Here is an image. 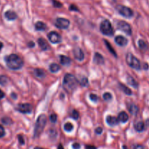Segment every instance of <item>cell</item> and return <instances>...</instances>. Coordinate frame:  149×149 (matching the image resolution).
I'll return each mask as SVG.
<instances>
[{
    "label": "cell",
    "instance_id": "6da1fadb",
    "mask_svg": "<svg viewBox=\"0 0 149 149\" xmlns=\"http://www.w3.org/2000/svg\"><path fill=\"white\" fill-rule=\"evenodd\" d=\"M7 66L12 70H19L23 67V61L19 55L11 54L5 57Z\"/></svg>",
    "mask_w": 149,
    "mask_h": 149
},
{
    "label": "cell",
    "instance_id": "7a4b0ae2",
    "mask_svg": "<svg viewBox=\"0 0 149 149\" xmlns=\"http://www.w3.org/2000/svg\"><path fill=\"white\" fill-rule=\"evenodd\" d=\"M77 84L78 81L77 78L71 74H66L64 76L63 87L67 93H72L75 90L77 89Z\"/></svg>",
    "mask_w": 149,
    "mask_h": 149
},
{
    "label": "cell",
    "instance_id": "3957f363",
    "mask_svg": "<svg viewBox=\"0 0 149 149\" xmlns=\"http://www.w3.org/2000/svg\"><path fill=\"white\" fill-rule=\"evenodd\" d=\"M47 124V116L45 114H41L36 120L34 129V138H37L41 135L45 125Z\"/></svg>",
    "mask_w": 149,
    "mask_h": 149
},
{
    "label": "cell",
    "instance_id": "277c9868",
    "mask_svg": "<svg viewBox=\"0 0 149 149\" xmlns=\"http://www.w3.org/2000/svg\"><path fill=\"white\" fill-rule=\"evenodd\" d=\"M126 61L127 63L128 64V65L130 66L131 68H134V69L135 70L141 69V64L140 61L135 56V55H133L132 53H130V52L127 54Z\"/></svg>",
    "mask_w": 149,
    "mask_h": 149
},
{
    "label": "cell",
    "instance_id": "5b68a950",
    "mask_svg": "<svg viewBox=\"0 0 149 149\" xmlns=\"http://www.w3.org/2000/svg\"><path fill=\"white\" fill-rule=\"evenodd\" d=\"M100 30L103 34L106 36H112L113 34V29L109 20H103L100 26Z\"/></svg>",
    "mask_w": 149,
    "mask_h": 149
},
{
    "label": "cell",
    "instance_id": "8992f818",
    "mask_svg": "<svg viewBox=\"0 0 149 149\" xmlns=\"http://www.w3.org/2000/svg\"><path fill=\"white\" fill-rule=\"evenodd\" d=\"M116 10H117L118 13L121 15H122L125 17H127V18H130L134 15V13L132 9H130L128 7H126V6L118 5L116 7Z\"/></svg>",
    "mask_w": 149,
    "mask_h": 149
},
{
    "label": "cell",
    "instance_id": "52a82bcc",
    "mask_svg": "<svg viewBox=\"0 0 149 149\" xmlns=\"http://www.w3.org/2000/svg\"><path fill=\"white\" fill-rule=\"evenodd\" d=\"M117 28L119 30L122 31L123 32H125L126 34L130 36L132 34V29H131L130 25L127 22L124 21V20H119L117 23Z\"/></svg>",
    "mask_w": 149,
    "mask_h": 149
},
{
    "label": "cell",
    "instance_id": "ba28073f",
    "mask_svg": "<svg viewBox=\"0 0 149 149\" xmlns=\"http://www.w3.org/2000/svg\"><path fill=\"white\" fill-rule=\"evenodd\" d=\"M55 26L60 29H68L70 25V21L66 18L63 17H58L56 19L55 23Z\"/></svg>",
    "mask_w": 149,
    "mask_h": 149
},
{
    "label": "cell",
    "instance_id": "9c48e42d",
    "mask_svg": "<svg viewBox=\"0 0 149 149\" xmlns=\"http://www.w3.org/2000/svg\"><path fill=\"white\" fill-rule=\"evenodd\" d=\"M16 110L23 113H30L32 111V106L30 103H19L16 106Z\"/></svg>",
    "mask_w": 149,
    "mask_h": 149
},
{
    "label": "cell",
    "instance_id": "30bf717a",
    "mask_svg": "<svg viewBox=\"0 0 149 149\" xmlns=\"http://www.w3.org/2000/svg\"><path fill=\"white\" fill-rule=\"evenodd\" d=\"M47 37L52 44L60 43L62 41V37H61V34L56 31L49 32L47 34Z\"/></svg>",
    "mask_w": 149,
    "mask_h": 149
},
{
    "label": "cell",
    "instance_id": "8fae6325",
    "mask_svg": "<svg viewBox=\"0 0 149 149\" xmlns=\"http://www.w3.org/2000/svg\"><path fill=\"white\" fill-rule=\"evenodd\" d=\"M74 58L79 61H82L84 59V54L81 49L79 47H76L74 49Z\"/></svg>",
    "mask_w": 149,
    "mask_h": 149
},
{
    "label": "cell",
    "instance_id": "7c38bea8",
    "mask_svg": "<svg viewBox=\"0 0 149 149\" xmlns=\"http://www.w3.org/2000/svg\"><path fill=\"white\" fill-rule=\"evenodd\" d=\"M37 42L38 45H39V47H40V49L42 50L46 51L49 49V44L47 43V42L44 38H39L37 40Z\"/></svg>",
    "mask_w": 149,
    "mask_h": 149
},
{
    "label": "cell",
    "instance_id": "4fadbf2b",
    "mask_svg": "<svg viewBox=\"0 0 149 149\" xmlns=\"http://www.w3.org/2000/svg\"><path fill=\"white\" fill-rule=\"evenodd\" d=\"M115 42H116L119 46L124 47L126 46V45H127L128 40L127 38L125 37V36L119 35V36H116V38H115Z\"/></svg>",
    "mask_w": 149,
    "mask_h": 149
},
{
    "label": "cell",
    "instance_id": "5bb4252c",
    "mask_svg": "<svg viewBox=\"0 0 149 149\" xmlns=\"http://www.w3.org/2000/svg\"><path fill=\"white\" fill-rule=\"evenodd\" d=\"M106 122H107L108 125L111 127H114L116 125H117L119 124V120H118V118L115 117V116H111L109 115L106 117Z\"/></svg>",
    "mask_w": 149,
    "mask_h": 149
},
{
    "label": "cell",
    "instance_id": "9a60e30c",
    "mask_svg": "<svg viewBox=\"0 0 149 149\" xmlns=\"http://www.w3.org/2000/svg\"><path fill=\"white\" fill-rule=\"evenodd\" d=\"M4 17L8 20H14L17 18V14L13 10H7L4 13Z\"/></svg>",
    "mask_w": 149,
    "mask_h": 149
},
{
    "label": "cell",
    "instance_id": "2e32d148",
    "mask_svg": "<svg viewBox=\"0 0 149 149\" xmlns=\"http://www.w3.org/2000/svg\"><path fill=\"white\" fill-rule=\"evenodd\" d=\"M129 119V116H128L127 113L125 111H121L119 113V116H118V120L119 122H122V123H125L127 122Z\"/></svg>",
    "mask_w": 149,
    "mask_h": 149
},
{
    "label": "cell",
    "instance_id": "e0dca14e",
    "mask_svg": "<svg viewBox=\"0 0 149 149\" xmlns=\"http://www.w3.org/2000/svg\"><path fill=\"white\" fill-rule=\"evenodd\" d=\"M94 62L97 65H102L104 63V58L98 52H96L94 56Z\"/></svg>",
    "mask_w": 149,
    "mask_h": 149
},
{
    "label": "cell",
    "instance_id": "ac0fdd59",
    "mask_svg": "<svg viewBox=\"0 0 149 149\" xmlns=\"http://www.w3.org/2000/svg\"><path fill=\"white\" fill-rule=\"evenodd\" d=\"M60 62L63 65H68L71 64V59L65 55H60Z\"/></svg>",
    "mask_w": 149,
    "mask_h": 149
},
{
    "label": "cell",
    "instance_id": "d6986e66",
    "mask_svg": "<svg viewBox=\"0 0 149 149\" xmlns=\"http://www.w3.org/2000/svg\"><path fill=\"white\" fill-rule=\"evenodd\" d=\"M119 88H120V90H122L124 93H125V94L127 95H131L132 94L130 89L128 87H127V86H125V84L119 83Z\"/></svg>",
    "mask_w": 149,
    "mask_h": 149
},
{
    "label": "cell",
    "instance_id": "ffe728a7",
    "mask_svg": "<svg viewBox=\"0 0 149 149\" xmlns=\"http://www.w3.org/2000/svg\"><path fill=\"white\" fill-rule=\"evenodd\" d=\"M33 74L39 79H42L45 77V71L42 69H40V68H35L33 70Z\"/></svg>",
    "mask_w": 149,
    "mask_h": 149
},
{
    "label": "cell",
    "instance_id": "44dd1931",
    "mask_svg": "<svg viewBox=\"0 0 149 149\" xmlns=\"http://www.w3.org/2000/svg\"><path fill=\"white\" fill-rule=\"evenodd\" d=\"M35 29L37 31H45L47 29V25L42 21H38L35 24Z\"/></svg>",
    "mask_w": 149,
    "mask_h": 149
},
{
    "label": "cell",
    "instance_id": "7402d4cb",
    "mask_svg": "<svg viewBox=\"0 0 149 149\" xmlns=\"http://www.w3.org/2000/svg\"><path fill=\"white\" fill-rule=\"evenodd\" d=\"M144 129H145V124L143 122H138L135 125V130L137 132H143Z\"/></svg>",
    "mask_w": 149,
    "mask_h": 149
},
{
    "label": "cell",
    "instance_id": "603a6c76",
    "mask_svg": "<svg viewBox=\"0 0 149 149\" xmlns=\"http://www.w3.org/2000/svg\"><path fill=\"white\" fill-rule=\"evenodd\" d=\"M127 80V83L130 84V85L132 86V87H135V88H138V83L137 82L136 80H135L133 77H131V76H128Z\"/></svg>",
    "mask_w": 149,
    "mask_h": 149
},
{
    "label": "cell",
    "instance_id": "cb8c5ba5",
    "mask_svg": "<svg viewBox=\"0 0 149 149\" xmlns=\"http://www.w3.org/2000/svg\"><path fill=\"white\" fill-rule=\"evenodd\" d=\"M128 109H129V111L130 112L131 114L133 115L137 114V113L138 112V110H139L138 106L135 104H133V103H132V104H130L128 106Z\"/></svg>",
    "mask_w": 149,
    "mask_h": 149
},
{
    "label": "cell",
    "instance_id": "d4e9b609",
    "mask_svg": "<svg viewBox=\"0 0 149 149\" xmlns=\"http://www.w3.org/2000/svg\"><path fill=\"white\" fill-rule=\"evenodd\" d=\"M61 70V67L57 63H52L49 65V71L52 73H57Z\"/></svg>",
    "mask_w": 149,
    "mask_h": 149
},
{
    "label": "cell",
    "instance_id": "484cf974",
    "mask_svg": "<svg viewBox=\"0 0 149 149\" xmlns=\"http://www.w3.org/2000/svg\"><path fill=\"white\" fill-rule=\"evenodd\" d=\"M9 82V79L7 76L1 75L0 76V85L6 86Z\"/></svg>",
    "mask_w": 149,
    "mask_h": 149
},
{
    "label": "cell",
    "instance_id": "4316f807",
    "mask_svg": "<svg viewBox=\"0 0 149 149\" xmlns=\"http://www.w3.org/2000/svg\"><path fill=\"white\" fill-rule=\"evenodd\" d=\"M138 46H139L140 49H142V50H146L147 48H148V45H147L146 42H145L143 39H140L138 41Z\"/></svg>",
    "mask_w": 149,
    "mask_h": 149
},
{
    "label": "cell",
    "instance_id": "83f0119b",
    "mask_svg": "<svg viewBox=\"0 0 149 149\" xmlns=\"http://www.w3.org/2000/svg\"><path fill=\"white\" fill-rule=\"evenodd\" d=\"M104 42H105V44H106V47H107V48H108V49H109V50L110 51L111 53L113 54V55H114V56H116V52H115V50H114V49H113V48L112 47L111 45V44L109 43V42H108L107 40H106V39H105V40H104Z\"/></svg>",
    "mask_w": 149,
    "mask_h": 149
},
{
    "label": "cell",
    "instance_id": "f1b7e54d",
    "mask_svg": "<svg viewBox=\"0 0 149 149\" xmlns=\"http://www.w3.org/2000/svg\"><path fill=\"white\" fill-rule=\"evenodd\" d=\"M73 129H74V126H73L72 124L70 123V122H67V123H65V125H64V130H65L66 132H71V131L73 130Z\"/></svg>",
    "mask_w": 149,
    "mask_h": 149
},
{
    "label": "cell",
    "instance_id": "f546056e",
    "mask_svg": "<svg viewBox=\"0 0 149 149\" xmlns=\"http://www.w3.org/2000/svg\"><path fill=\"white\" fill-rule=\"evenodd\" d=\"M79 84H81V86L82 87H87L89 84V81H88V79L87 77H83L79 81Z\"/></svg>",
    "mask_w": 149,
    "mask_h": 149
},
{
    "label": "cell",
    "instance_id": "4dcf8cb0",
    "mask_svg": "<svg viewBox=\"0 0 149 149\" xmlns=\"http://www.w3.org/2000/svg\"><path fill=\"white\" fill-rule=\"evenodd\" d=\"M103 97L105 100H106V101H109V100H111L112 99V95L111 93H106L103 94Z\"/></svg>",
    "mask_w": 149,
    "mask_h": 149
},
{
    "label": "cell",
    "instance_id": "1f68e13d",
    "mask_svg": "<svg viewBox=\"0 0 149 149\" xmlns=\"http://www.w3.org/2000/svg\"><path fill=\"white\" fill-rule=\"evenodd\" d=\"M71 117L74 119H78L79 117V113L77 110H74L72 111V113H71Z\"/></svg>",
    "mask_w": 149,
    "mask_h": 149
},
{
    "label": "cell",
    "instance_id": "d6a6232c",
    "mask_svg": "<svg viewBox=\"0 0 149 149\" xmlns=\"http://www.w3.org/2000/svg\"><path fill=\"white\" fill-rule=\"evenodd\" d=\"M1 122H2V123H4V125H10V124L12 123L11 119H10V118L8 117L3 118V119H1Z\"/></svg>",
    "mask_w": 149,
    "mask_h": 149
},
{
    "label": "cell",
    "instance_id": "836d02e7",
    "mask_svg": "<svg viewBox=\"0 0 149 149\" xmlns=\"http://www.w3.org/2000/svg\"><path fill=\"white\" fill-rule=\"evenodd\" d=\"M57 119H58V116H57L56 114H51L49 116V120H50L51 122L52 123H55V122H57Z\"/></svg>",
    "mask_w": 149,
    "mask_h": 149
},
{
    "label": "cell",
    "instance_id": "e575fe53",
    "mask_svg": "<svg viewBox=\"0 0 149 149\" xmlns=\"http://www.w3.org/2000/svg\"><path fill=\"white\" fill-rule=\"evenodd\" d=\"M90 100H91L92 101L94 102V103H96V102L98 100V97H97V96L95 94H90Z\"/></svg>",
    "mask_w": 149,
    "mask_h": 149
},
{
    "label": "cell",
    "instance_id": "d590c367",
    "mask_svg": "<svg viewBox=\"0 0 149 149\" xmlns=\"http://www.w3.org/2000/svg\"><path fill=\"white\" fill-rule=\"evenodd\" d=\"M52 2H53V6L55 7H58V8H59V7H61L63 6V4H61L60 1H56V0H52Z\"/></svg>",
    "mask_w": 149,
    "mask_h": 149
},
{
    "label": "cell",
    "instance_id": "8d00e7d4",
    "mask_svg": "<svg viewBox=\"0 0 149 149\" xmlns=\"http://www.w3.org/2000/svg\"><path fill=\"white\" fill-rule=\"evenodd\" d=\"M69 10H71V11H77V12L79 11L78 7H77L75 4H71V5L69 7Z\"/></svg>",
    "mask_w": 149,
    "mask_h": 149
},
{
    "label": "cell",
    "instance_id": "74e56055",
    "mask_svg": "<svg viewBox=\"0 0 149 149\" xmlns=\"http://www.w3.org/2000/svg\"><path fill=\"white\" fill-rule=\"evenodd\" d=\"M5 135V131H4V127L1 125H0V138H2Z\"/></svg>",
    "mask_w": 149,
    "mask_h": 149
},
{
    "label": "cell",
    "instance_id": "f35d334b",
    "mask_svg": "<svg viewBox=\"0 0 149 149\" xmlns=\"http://www.w3.org/2000/svg\"><path fill=\"white\" fill-rule=\"evenodd\" d=\"M72 148L73 149H80L81 146H80V144L78 143H74L72 145Z\"/></svg>",
    "mask_w": 149,
    "mask_h": 149
},
{
    "label": "cell",
    "instance_id": "ab89813d",
    "mask_svg": "<svg viewBox=\"0 0 149 149\" xmlns=\"http://www.w3.org/2000/svg\"><path fill=\"white\" fill-rule=\"evenodd\" d=\"M18 140H19V142L21 145H23L24 144V139H23V137L22 135H18Z\"/></svg>",
    "mask_w": 149,
    "mask_h": 149
},
{
    "label": "cell",
    "instance_id": "60d3db41",
    "mask_svg": "<svg viewBox=\"0 0 149 149\" xmlns=\"http://www.w3.org/2000/svg\"><path fill=\"white\" fill-rule=\"evenodd\" d=\"M95 132H96V134H98V135H100V134H101L102 132H103V129H102L101 127L96 128Z\"/></svg>",
    "mask_w": 149,
    "mask_h": 149
},
{
    "label": "cell",
    "instance_id": "b9f144b4",
    "mask_svg": "<svg viewBox=\"0 0 149 149\" xmlns=\"http://www.w3.org/2000/svg\"><path fill=\"white\" fill-rule=\"evenodd\" d=\"M34 46L35 44L33 42H29V43H28V47H33Z\"/></svg>",
    "mask_w": 149,
    "mask_h": 149
},
{
    "label": "cell",
    "instance_id": "7bdbcfd3",
    "mask_svg": "<svg viewBox=\"0 0 149 149\" xmlns=\"http://www.w3.org/2000/svg\"><path fill=\"white\" fill-rule=\"evenodd\" d=\"M85 149H97L96 148V147L93 146H89V145H87L85 146Z\"/></svg>",
    "mask_w": 149,
    "mask_h": 149
},
{
    "label": "cell",
    "instance_id": "ee69618b",
    "mask_svg": "<svg viewBox=\"0 0 149 149\" xmlns=\"http://www.w3.org/2000/svg\"><path fill=\"white\" fill-rule=\"evenodd\" d=\"M134 149H143V146L141 145H137L135 146Z\"/></svg>",
    "mask_w": 149,
    "mask_h": 149
},
{
    "label": "cell",
    "instance_id": "f6af8a7d",
    "mask_svg": "<svg viewBox=\"0 0 149 149\" xmlns=\"http://www.w3.org/2000/svg\"><path fill=\"white\" fill-rule=\"evenodd\" d=\"M4 95H4V93H3L1 90H0V99H2L3 97H4Z\"/></svg>",
    "mask_w": 149,
    "mask_h": 149
},
{
    "label": "cell",
    "instance_id": "bcb514c9",
    "mask_svg": "<svg viewBox=\"0 0 149 149\" xmlns=\"http://www.w3.org/2000/svg\"><path fill=\"white\" fill-rule=\"evenodd\" d=\"M11 95H12V97H13V98H14V99L17 98V95H15V93H13V94H12Z\"/></svg>",
    "mask_w": 149,
    "mask_h": 149
},
{
    "label": "cell",
    "instance_id": "7dc6e473",
    "mask_svg": "<svg viewBox=\"0 0 149 149\" xmlns=\"http://www.w3.org/2000/svg\"><path fill=\"white\" fill-rule=\"evenodd\" d=\"M2 47H3V43H2V42H0V50L2 49Z\"/></svg>",
    "mask_w": 149,
    "mask_h": 149
},
{
    "label": "cell",
    "instance_id": "c3c4849f",
    "mask_svg": "<svg viewBox=\"0 0 149 149\" xmlns=\"http://www.w3.org/2000/svg\"><path fill=\"white\" fill-rule=\"evenodd\" d=\"M58 149H64L63 147L62 146V145H59V146H58Z\"/></svg>",
    "mask_w": 149,
    "mask_h": 149
},
{
    "label": "cell",
    "instance_id": "681fc988",
    "mask_svg": "<svg viewBox=\"0 0 149 149\" xmlns=\"http://www.w3.org/2000/svg\"><path fill=\"white\" fill-rule=\"evenodd\" d=\"M34 149H45V148H39V147H36Z\"/></svg>",
    "mask_w": 149,
    "mask_h": 149
}]
</instances>
